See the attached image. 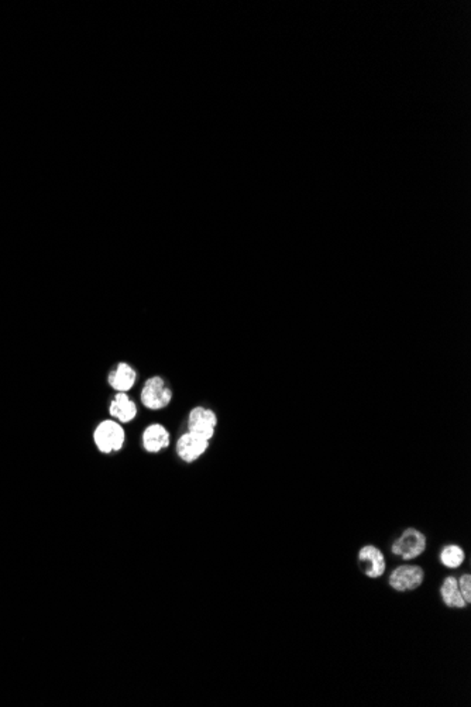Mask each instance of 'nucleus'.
I'll return each mask as SVG.
<instances>
[{
	"instance_id": "f257e3e1",
	"label": "nucleus",
	"mask_w": 471,
	"mask_h": 707,
	"mask_svg": "<svg viewBox=\"0 0 471 707\" xmlns=\"http://www.w3.org/2000/svg\"><path fill=\"white\" fill-rule=\"evenodd\" d=\"M426 535L417 528H408L392 544L391 552L404 561H414L426 551Z\"/></svg>"
},
{
	"instance_id": "f03ea898",
	"label": "nucleus",
	"mask_w": 471,
	"mask_h": 707,
	"mask_svg": "<svg viewBox=\"0 0 471 707\" xmlns=\"http://www.w3.org/2000/svg\"><path fill=\"white\" fill-rule=\"evenodd\" d=\"M93 441L100 452L112 454L123 448L126 434L120 424L115 423L113 420H106L96 427L93 432Z\"/></svg>"
},
{
	"instance_id": "7ed1b4c3",
	"label": "nucleus",
	"mask_w": 471,
	"mask_h": 707,
	"mask_svg": "<svg viewBox=\"0 0 471 707\" xmlns=\"http://www.w3.org/2000/svg\"><path fill=\"white\" fill-rule=\"evenodd\" d=\"M140 398L146 408L151 411H158L165 408L171 403L173 390L164 381L163 377L154 376L146 381Z\"/></svg>"
},
{
	"instance_id": "20e7f679",
	"label": "nucleus",
	"mask_w": 471,
	"mask_h": 707,
	"mask_svg": "<svg viewBox=\"0 0 471 707\" xmlns=\"http://www.w3.org/2000/svg\"><path fill=\"white\" fill-rule=\"evenodd\" d=\"M424 580H425V572L421 566L417 565H401L395 568L388 577L391 589L400 593L417 590L418 587L422 586Z\"/></svg>"
},
{
	"instance_id": "39448f33",
	"label": "nucleus",
	"mask_w": 471,
	"mask_h": 707,
	"mask_svg": "<svg viewBox=\"0 0 471 707\" xmlns=\"http://www.w3.org/2000/svg\"><path fill=\"white\" fill-rule=\"evenodd\" d=\"M216 425L218 417L215 411L207 407H195L188 415V431L199 435L207 441H211L214 438Z\"/></svg>"
},
{
	"instance_id": "423d86ee",
	"label": "nucleus",
	"mask_w": 471,
	"mask_h": 707,
	"mask_svg": "<svg viewBox=\"0 0 471 707\" xmlns=\"http://www.w3.org/2000/svg\"><path fill=\"white\" fill-rule=\"evenodd\" d=\"M359 565L370 579H378L385 573L387 561L381 549L374 545H366L359 551Z\"/></svg>"
},
{
	"instance_id": "0eeeda50",
	"label": "nucleus",
	"mask_w": 471,
	"mask_h": 707,
	"mask_svg": "<svg viewBox=\"0 0 471 707\" xmlns=\"http://www.w3.org/2000/svg\"><path fill=\"white\" fill-rule=\"evenodd\" d=\"M209 449V441L194 432L184 434L177 442V454L185 464H194Z\"/></svg>"
},
{
	"instance_id": "6e6552de",
	"label": "nucleus",
	"mask_w": 471,
	"mask_h": 707,
	"mask_svg": "<svg viewBox=\"0 0 471 707\" xmlns=\"http://www.w3.org/2000/svg\"><path fill=\"white\" fill-rule=\"evenodd\" d=\"M171 438L165 427L160 424H153L146 428L143 434V447L150 454H158L170 447Z\"/></svg>"
},
{
	"instance_id": "1a4fd4ad",
	"label": "nucleus",
	"mask_w": 471,
	"mask_h": 707,
	"mask_svg": "<svg viewBox=\"0 0 471 707\" xmlns=\"http://www.w3.org/2000/svg\"><path fill=\"white\" fill-rule=\"evenodd\" d=\"M137 380L136 370L127 363H119L109 374V384L119 393L129 391Z\"/></svg>"
},
{
	"instance_id": "9d476101",
	"label": "nucleus",
	"mask_w": 471,
	"mask_h": 707,
	"mask_svg": "<svg viewBox=\"0 0 471 707\" xmlns=\"http://www.w3.org/2000/svg\"><path fill=\"white\" fill-rule=\"evenodd\" d=\"M109 413L117 421L127 424L136 418L137 406L134 401L130 400V397L126 393H119L116 394L115 400L110 403Z\"/></svg>"
},
{
	"instance_id": "9b49d317",
	"label": "nucleus",
	"mask_w": 471,
	"mask_h": 707,
	"mask_svg": "<svg viewBox=\"0 0 471 707\" xmlns=\"http://www.w3.org/2000/svg\"><path fill=\"white\" fill-rule=\"evenodd\" d=\"M441 597L445 603L446 607L449 609H465L466 606H469L459 589V583H458V577L455 576H448L442 586H441Z\"/></svg>"
},
{
	"instance_id": "f8f14e48",
	"label": "nucleus",
	"mask_w": 471,
	"mask_h": 707,
	"mask_svg": "<svg viewBox=\"0 0 471 707\" xmlns=\"http://www.w3.org/2000/svg\"><path fill=\"white\" fill-rule=\"evenodd\" d=\"M441 563L448 569H459L466 561V552L460 545H446L441 552Z\"/></svg>"
},
{
	"instance_id": "ddd939ff",
	"label": "nucleus",
	"mask_w": 471,
	"mask_h": 707,
	"mask_svg": "<svg viewBox=\"0 0 471 707\" xmlns=\"http://www.w3.org/2000/svg\"><path fill=\"white\" fill-rule=\"evenodd\" d=\"M458 583H459V589L466 600L467 604L471 603V576L470 573H465L462 575L459 579H458Z\"/></svg>"
}]
</instances>
